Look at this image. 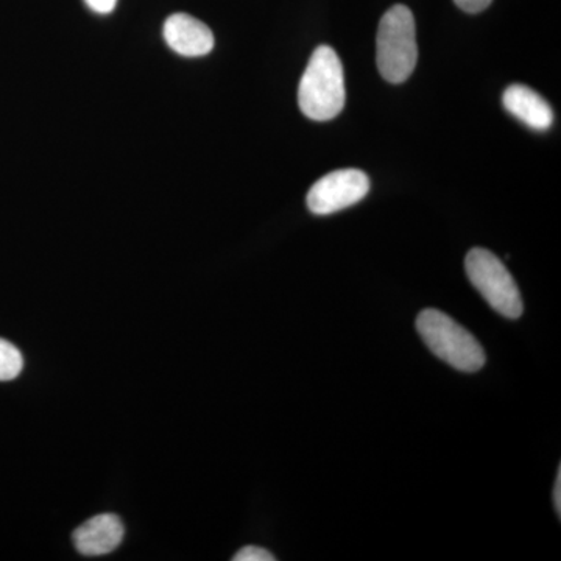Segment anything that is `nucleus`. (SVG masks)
I'll return each mask as SVG.
<instances>
[{
	"label": "nucleus",
	"mask_w": 561,
	"mask_h": 561,
	"mask_svg": "<svg viewBox=\"0 0 561 561\" xmlns=\"http://www.w3.org/2000/svg\"><path fill=\"white\" fill-rule=\"evenodd\" d=\"M345 76L341 58L330 46L313 51L298 88V105L306 117L327 122L345 106Z\"/></svg>",
	"instance_id": "f257e3e1"
},
{
	"label": "nucleus",
	"mask_w": 561,
	"mask_h": 561,
	"mask_svg": "<svg viewBox=\"0 0 561 561\" xmlns=\"http://www.w3.org/2000/svg\"><path fill=\"white\" fill-rule=\"evenodd\" d=\"M416 331L427 348L456 370L476 373L485 365V351L470 331L437 309H424Z\"/></svg>",
	"instance_id": "f03ea898"
},
{
	"label": "nucleus",
	"mask_w": 561,
	"mask_h": 561,
	"mask_svg": "<svg viewBox=\"0 0 561 561\" xmlns=\"http://www.w3.org/2000/svg\"><path fill=\"white\" fill-rule=\"evenodd\" d=\"M378 69L390 83H404L419 60L415 18L405 5L391 7L379 22Z\"/></svg>",
	"instance_id": "7ed1b4c3"
},
{
	"label": "nucleus",
	"mask_w": 561,
	"mask_h": 561,
	"mask_svg": "<svg viewBox=\"0 0 561 561\" xmlns=\"http://www.w3.org/2000/svg\"><path fill=\"white\" fill-rule=\"evenodd\" d=\"M465 271L491 309L505 319L516 320L523 316L522 294L496 254L485 249H472L465 260Z\"/></svg>",
	"instance_id": "20e7f679"
},
{
	"label": "nucleus",
	"mask_w": 561,
	"mask_h": 561,
	"mask_svg": "<svg viewBox=\"0 0 561 561\" xmlns=\"http://www.w3.org/2000/svg\"><path fill=\"white\" fill-rule=\"evenodd\" d=\"M370 179L359 169H342L317 181L308 194V208L316 216H330L367 197Z\"/></svg>",
	"instance_id": "39448f33"
},
{
	"label": "nucleus",
	"mask_w": 561,
	"mask_h": 561,
	"mask_svg": "<svg viewBox=\"0 0 561 561\" xmlns=\"http://www.w3.org/2000/svg\"><path fill=\"white\" fill-rule=\"evenodd\" d=\"M164 39L181 57H203L214 49V35L208 25L186 13H175L168 18Z\"/></svg>",
	"instance_id": "423d86ee"
},
{
	"label": "nucleus",
	"mask_w": 561,
	"mask_h": 561,
	"mask_svg": "<svg viewBox=\"0 0 561 561\" xmlns=\"http://www.w3.org/2000/svg\"><path fill=\"white\" fill-rule=\"evenodd\" d=\"M124 524L119 516L98 515L81 524L72 535L73 546L81 556L99 557L116 551L124 540Z\"/></svg>",
	"instance_id": "0eeeda50"
},
{
	"label": "nucleus",
	"mask_w": 561,
	"mask_h": 561,
	"mask_svg": "<svg viewBox=\"0 0 561 561\" xmlns=\"http://www.w3.org/2000/svg\"><path fill=\"white\" fill-rule=\"evenodd\" d=\"M502 102H504V108L512 116L522 121L531 130L546 131L552 127L551 105L530 88L524 87V84H512L505 90Z\"/></svg>",
	"instance_id": "6e6552de"
},
{
	"label": "nucleus",
	"mask_w": 561,
	"mask_h": 561,
	"mask_svg": "<svg viewBox=\"0 0 561 561\" xmlns=\"http://www.w3.org/2000/svg\"><path fill=\"white\" fill-rule=\"evenodd\" d=\"M24 367L21 351L13 343L0 339V381H13Z\"/></svg>",
	"instance_id": "1a4fd4ad"
},
{
	"label": "nucleus",
	"mask_w": 561,
	"mask_h": 561,
	"mask_svg": "<svg viewBox=\"0 0 561 561\" xmlns=\"http://www.w3.org/2000/svg\"><path fill=\"white\" fill-rule=\"evenodd\" d=\"M234 561H273L276 560L275 557L272 556L271 552L265 551V549L257 548V546H247V548L241 549L234 557H232Z\"/></svg>",
	"instance_id": "9d476101"
},
{
	"label": "nucleus",
	"mask_w": 561,
	"mask_h": 561,
	"mask_svg": "<svg viewBox=\"0 0 561 561\" xmlns=\"http://www.w3.org/2000/svg\"><path fill=\"white\" fill-rule=\"evenodd\" d=\"M454 2L460 10L474 14L485 10L493 0H454Z\"/></svg>",
	"instance_id": "9b49d317"
},
{
	"label": "nucleus",
	"mask_w": 561,
	"mask_h": 561,
	"mask_svg": "<svg viewBox=\"0 0 561 561\" xmlns=\"http://www.w3.org/2000/svg\"><path fill=\"white\" fill-rule=\"evenodd\" d=\"M88 7L99 14H108L116 9L117 0H87Z\"/></svg>",
	"instance_id": "f8f14e48"
},
{
	"label": "nucleus",
	"mask_w": 561,
	"mask_h": 561,
	"mask_svg": "<svg viewBox=\"0 0 561 561\" xmlns=\"http://www.w3.org/2000/svg\"><path fill=\"white\" fill-rule=\"evenodd\" d=\"M553 508L561 516V467L557 471L556 486H553Z\"/></svg>",
	"instance_id": "ddd939ff"
}]
</instances>
